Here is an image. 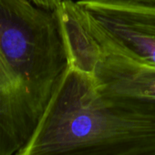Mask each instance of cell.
<instances>
[{"label": "cell", "instance_id": "obj_2", "mask_svg": "<svg viewBox=\"0 0 155 155\" xmlns=\"http://www.w3.org/2000/svg\"><path fill=\"white\" fill-rule=\"evenodd\" d=\"M155 143V101L101 93L67 67L28 141L16 155H80Z\"/></svg>", "mask_w": 155, "mask_h": 155}, {"label": "cell", "instance_id": "obj_3", "mask_svg": "<svg viewBox=\"0 0 155 155\" xmlns=\"http://www.w3.org/2000/svg\"><path fill=\"white\" fill-rule=\"evenodd\" d=\"M77 3L101 42L155 67V6L128 0H78Z\"/></svg>", "mask_w": 155, "mask_h": 155}, {"label": "cell", "instance_id": "obj_5", "mask_svg": "<svg viewBox=\"0 0 155 155\" xmlns=\"http://www.w3.org/2000/svg\"><path fill=\"white\" fill-rule=\"evenodd\" d=\"M62 37L68 66L93 77L103 56V48L91 30L81 8L73 0H63L54 10Z\"/></svg>", "mask_w": 155, "mask_h": 155}, {"label": "cell", "instance_id": "obj_7", "mask_svg": "<svg viewBox=\"0 0 155 155\" xmlns=\"http://www.w3.org/2000/svg\"><path fill=\"white\" fill-rule=\"evenodd\" d=\"M32 1L40 8L48 10H55L63 0H32Z\"/></svg>", "mask_w": 155, "mask_h": 155}, {"label": "cell", "instance_id": "obj_1", "mask_svg": "<svg viewBox=\"0 0 155 155\" xmlns=\"http://www.w3.org/2000/svg\"><path fill=\"white\" fill-rule=\"evenodd\" d=\"M67 67L55 11L0 0V155L28 141Z\"/></svg>", "mask_w": 155, "mask_h": 155}, {"label": "cell", "instance_id": "obj_8", "mask_svg": "<svg viewBox=\"0 0 155 155\" xmlns=\"http://www.w3.org/2000/svg\"><path fill=\"white\" fill-rule=\"evenodd\" d=\"M128 1H131V2H136V3H140V4H144V5L155 6V0H128Z\"/></svg>", "mask_w": 155, "mask_h": 155}, {"label": "cell", "instance_id": "obj_4", "mask_svg": "<svg viewBox=\"0 0 155 155\" xmlns=\"http://www.w3.org/2000/svg\"><path fill=\"white\" fill-rule=\"evenodd\" d=\"M101 43L103 56L92 77L96 89L103 94L155 101V67Z\"/></svg>", "mask_w": 155, "mask_h": 155}, {"label": "cell", "instance_id": "obj_6", "mask_svg": "<svg viewBox=\"0 0 155 155\" xmlns=\"http://www.w3.org/2000/svg\"><path fill=\"white\" fill-rule=\"evenodd\" d=\"M80 155H155V143L111 148Z\"/></svg>", "mask_w": 155, "mask_h": 155}]
</instances>
